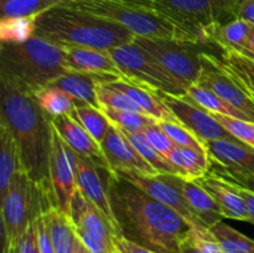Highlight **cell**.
<instances>
[{"label": "cell", "mask_w": 254, "mask_h": 253, "mask_svg": "<svg viewBox=\"0 0 254 253\" xmlns=\"http://www.w3.org/2000/svg\"><path fill=\"white\" fill-rule=\"evenodd\" d=\"M108 190L119 235L156 253H180L193 226L178 211L111 173Z\"/></svg>", "instance_id": "cell-1"}, {"label": "cell", "mask_w": 254, "mask_h": 253, "mask_svg": "<svg viewBox=\"0 0 254 253\" xmlns=\"http://www.w3.org/2000/svg\"><path fill=\"white\" fill-rule=\"evenodd\" d=\"M0 123L9 129L16 141L25 173L35 183L50 189L51 117L42 111L31 94L20 91L7 79L0 77Z\"/></svg>", "instance_id": "cell-2"}, {"label": "cell", "mask_w": 254, "mask_h": 253, "mask_svg": "<svg viewBox=\"0 0 254 253\" xmlns=\"http://www.w3.org/2000/svg\"><path fill=\"white\" fill-rule=\"evenodd\" d=\"M35 35L60 47L111 50L135 36L116 22L60 5L35 17Z\"/></svg>", "instance_id": "cell-3"}, {"label": "cell", "mask_w": 254, "mask_h": 253, "mask_svg": "<svg viewBox=\"0 0 254 253\" xmlns=\"http://www.w3.org/2000/svg\"><path fill=\"white\" fill-rule=\"evenodd\" d=\"M64 72V50L47 40L34 35L21 44L1 42L0 77L25 93L32 96Z\"/></svg>", "instance_id": "cell-4"}, {"label": "cell", "mask_w": 254, "mask_h": 253, "mask_svg": "<svg viewBox=\"0 0 254 253\" xmlns=\"http://www.w3.org/2000/svg\"><path fill=\"white\" fill-rule=\"evenodd\" d=\"M55 207L50 189L35 183L19 170L1 197L2 253H17L19 243L30 222Z\"/></svg>", "instance_id": "cell-5"}, {"label": "cell", "mask_w": 254, "mask_h": 253, "mask_svg": "<svg viewBox=\"0 0 254 253\" xmlns=\"http://www.w3.org/2000/svg\"><path fill=\"white\" fill-rule=\"evenodd\" d=\"M185 32L196 44L210 45L213 30L235 19L236 0H135Z\"/></svg>", "instance_id": "cell-6"}, {"label": "cell", "mask_w": 254, "mask_h": 253, "mask_svg": "<svg viewBox=\"0 0 254 253\" xmlns=\"http://www.w3.org/2000/svg\"><path fill=\"white\" fill-rule=\"evenodd\" d=\"M64 5L116 22L135 37L193 42L169 20L135 0H69Z\"/></svg>", "instance_id": "cell-7"}, {"label": "cell", "mask_w": 254, "mask_h": 253, "mask_svg": "<svg viewBox=\"0 0 254 253\" xmlns=\"http://www.w3.org/2000/svg\"><path fill=\"white\" fill-rule=\"evenodd\" d=\"M134 42L145 50L186 89L198 83L202 71V52L216 49L207 45L171 39L135 37Z\"/></svg>", "instance_id": "cell-8"}, {"label": "cell", "mask_w": 254, "mask_h": 253, "mask_svg": "<svg viewBox=\"0 0 254 253\" xmlns=\"http://www.w3.org/2000/svg\"><path fill=\"white\" fill-rule=\"evenodd\" d=\"M108 51L126 76L127 82L145 87L151 91H163L175 96H186V87L134 41L119 45Z\"/></svg>", "instance_id": "cell-9"}, {"label": "cell", "mask_w": 254, "mask_h": 253, "mask_svg": "<svg viewBox=\"0 0 254 253\" xmlns=\"http://www.w3.org/2000/svg\"><path fill=\"white\" fill-rule=\"evenodd\" d=\"M197 84L212 91L254 122V87L211 50L202 52V71Z\"/></svg>", "instance_id": "cell-10"}, {"label": "cell", "mask_w": 254, "mask_h": 253, "mask_svg": "<svg viewBox=\"0 0 254 253\" xmlns=\"http://www.w3.org/2000/svg\"><path fill=\"white\" fill-rule=\"evenodd\" d=\"M49 174L55 207L68 215L72 196L77 189V155L64 143L54 126L51 131Z\"/></svg>", "instance_id": "cell-11"}, {"label": "cell", "mask_w": 254, "mask_h": 253, "mask_svg": "<svg viewBox=\"0 0 254 253\" xmlns=\"http://www.w3.org/2000/svg\"><path fill=\"white\" fill-rule=\"evenodd\" d=\"M176 121L192 131L203 144L220 139L237 140L208 111L193 103L188 97L175 96L163 91H155Z\"/></svg>", "instance_id": "cell-12"}, {"label": "cell", "mask_w": 254, "mask_h": 253, "mask_svg": "<svg viewBox=\"0 0 254 253\" xmlns=\"http://www.w3.org/2000/svg\"><path fill=\"white\" fill-rule=\"evenodd\" d=\"M114 174L135 185L136 188L143 190L144 192H146L155 200L160 201L164 205L178 211L193 227H202L191 211L189 203L186 202L180 186L178 185V181H176L178 175L159 174L156 176H148L134 173V171H117Z\"/></svg>", "instance_id": "cell-13"}, {"label": "cell", "mask_w": 254, "mask_h": 253, "mask_svg": "<svg viewBox=\"0 0 254 253\" xmlns=\"http://www.w3.org/2000/svg\"><path fill=\"white\" fill-rule=\"evenodd\" d=\"M68 217L76 232L84 233L114 251L117 238L121 236L118 228L78 189L72 196Z\"/></svg>", "instance_id": "cell-14"}, {"label": "cell", "mask_w": 254, "mask_h": 253, "mask_svg": "<svg viewBox=\"0 0 254 253\" xmlns=\"http://www.w3.org/2000/svg\"><path fill=\"white\" fill-rule=\"evenodd\" d=\"M211 166L222 169L220 175L233 181L254 178V149L240 140L220 139L205 144ZM218 174V173H217Z\"/></svg>", "instance_id": "cell-15"}, {"label": "cell", "mask_w": 254, "mask_h": 253, "mask_svg": "<svg viewBox=\"0 0 254 253\" xmlns=\"http://www.w3.org/2000/svg\"><path fill=\"white\" fill-rule=\"evenodd\" d=\"M64 67L69 72L92 74L99 77L102 82L127 81L126 76L108 50L91 47H62Z\"/></svg>", "instance_id": "cell-16"}, {"label": "cell", "mask_w": 254, "mask_h": 253, "mask_svg": "<svg viewBox=\"0 0 254 253\" xmlns=\"http://www.w3.org/2000/svg\"><path fill=\"white\" fill-rule=\"evenodd\" d=\"M101 146L112 173L134 171L148 176L159 175L158 171L131 145L123 131L113 124L101 141Z\"/></svg>", "instance_id": "cell-17"}, {"label": "cell", "mask_w": 254, "mask_h": 253, "mask_svg": "<svg viewBox=\"0 0 254 253\" xmlns=\"http://www.w3.org/2000/svg\"><path fill=\"white\" fill-rule=\"evenodd\" d=\"M51 122L60 136L76 153V155L89 159L99 168L112 173L101 144L73 117L69 114H62L60 117L51 118Z\"/></svg>", "instance_id": "cell-18"}, {"label": "cell", "mask_w": 254, "mask_h": 253, "mask_svg": "<svg viewBox=\"0 0 254 253\" xmlns=\"http://www.w3.org/2000/svg\"><path fill=\"white\" fill-rule=\"evenodd\" d=\"M195 181L215 198L222 211L223 217L250 222L246 201L233 181L211 170Z\"/></svg>", "instance_id": "cell-19"}, {"label": "cell", "mask_w": 254, "mask_h": 253, "mask_svg": "<svg viewBox=\"0 0 254 253\" xmlns=\"http://www.w3.org/2000/svg\"><path fill=\"white\" fill-rule=\"evenodd\" d=\"M101 170L104 169L99 168L89 159L77 155V189L81 190V192L89 201H92L118 228L116 216L112 208L111 197H109L108 179L103 181Z\"/></svg>", "instance_id": "cell-20"}, {"label": "cell", "mask_w": 254, "mask_h": 253, "mask_svg": "<svg viewBox=\"0 0 254 253\" xmlns=\"http://www.w3.org/2000/svg\"><path fill=\"white\" fill-rule=\"evenodd\" d=\"M176 181L183 191L186 202L189 203L191 211L202 227L210 230V227H212L215 223L225 218L215 198L197 181L186 180L179 175L176 176Z\"/></svg>", "instance_id": "cell-21"}, {"label": "cell", "mask_w": 254, "mask_h": 253, "mask_svg": "<svg viewBox=\"0 0 254 253\" xmlns=\"http://www.w3.org/2000/svg\"><path fill=\"white\" fill-rule=\"evenodd\" d=\"M107 86L116 88L118 91H122L126 93L127 96L130 97L136 104L141 107L144 112L148 116L155 118L158 122L164 121H171V122H178L176 121L175 116L171 113L170 109L164 104L161 101L160 97L156 94L155 91L145 88V87L138 86L135 83L127 81H111V82H103Z\"/></svg>", "instance_id": "cell-22"}, {"label": "cell", "mask_w": 254, "mask_h": 253, "mask_svg": "<svg viewBox=\"0 0 254 253\" xmlns=\"http://www.w3.org/2000/svg\"><path fill=\"white\" fill-rule=\"evenodd\" d=\"M99 82H102L99 77L67 71L55 79L50 86L57 87L68 93L76 101V104L83 103L101 108L98 94H97V87Z\"/></svg>", "instance_id": "cell-23"}, {"label": "cell", "mask_w": 254, "mask_h": 253, "mask_svg": "<svg viewBox=\"0 0 254 253\" xmlns=\"http://www.w3.org/2000/svg\"><path fill=\"white\" fill-rule=\"evenodd\" d=\"M254 25L242 19H233L217 26L210 36V45L220 50H235L242 52L248 49Z\"/></svg>", "instance_id": "cell-24"}, {"label": "cell", "mask_w": 254, "mask_h": 253, "mask_svg": "<svg viewBox=\"0 0 254 253\" xmlns=\"http://www.w3.org/2000/svg\"><path fill=\"white\" fill-rule=\"evenodd\" d=\"M21 169V158L16 141L9 129L0 123V198L4 197L14 175Z\"/></svg>", "instance_id": "cell-25"}, {"label": "cell", "mask_w": 254, "mask_h": 253, "mask_svg": "<svg viewBox=\"0 0 254 253\" xmlns=\"http://www.w3.org/2000/svg\"><path fill=\"white\" fill-rule=\"evenodd\" d=\"M168 161L176 169L179 176L191 181L202 178L211 169V161L206 154L181 146H176L169 154Z\"/></svg>", "instance_id": "cell-26"}, {"label": "cell", "mask_w": 254, "mask_h": 253, "mask_svg": "<svg viewBox=\"0 0 254 253\" xmlns=\"http://www.w3.org/2000/svg\"><path fill=\"white\" fill-rule=\"evenodd\" d=\"M45 217L49 226L55 253H73L77 235L68 215L59 208L52 207L45 213Z\"/></svg>", "instance_id": "cell-27"}, {"label": "cell", "mask_w": 254, "mask_h": 253, "mask_svg": "<svg viewBox=\"0 0 254 253\" xmlns=\"http://www.w3.org/2000/svg\"><path fill=\"white\" fill-rule=\"evenodd\" d=\"M186 97L189 99L200 106L201 108L206 109V111L211 112V113H218L225 114V116L233 117V118L245 119V121H250L246 114H243L240 109L235 108L232 104L228 103L220 96L213 93L210 89L205 88V87L200 86V84H192V86L188 87L186 91ZM251 122V121H250Z\"/></svg>", "instance_id": "cell-28"}, {"label": "cell", "mask_w": 254, "mask_h": 253, "mask_svg": "<svg viewBox=\"0 0 254 253\" xmlns=\"http://www.w3.org/2000/svg\"><path fill=\"white\" fill-rule=\"evenodd\" d=\"M99 144L111 129L112 123L101 108L78 103L69 113Z\"/></svg>", "instance_id": "cell-29"}, {"label": "cell", "mask_w": 254, "mask_h": 253, "mask_svg": "<svg viewBox=\"0 0 254 253\" xmlns=\"http://www.w3.org/2000/svg\"><path fill=\"white\" fill-rule=\"evenodd\" d=\"M36 103L51 118L69 114L76 107V101L62 89L49 86L32 94Z\"/></svg>", "instance_id": "cell-30"}, {"label": "cell", "mask_w": 254, "mask_h": 253, "mask_svg": "<svg viewBox=\"0 0 254 253\" xmlns=\"http://www.w3.org/2000/svg\"><path fill=\"white\" fill-rule=\"evenodd\" d=\"M69 0H0L1 17H36Z\"/></svg>", "instance_id": "cell-31"}, {"label": "cell", "mask_w": 254, "mask_h": 253, "mask_svg": "<svg viewBox=\"0 0 254 253\" xmlns=\"http://www.w3.org/2000/svg\"><path fill=\"white\" fill-rule=\"evenodd\" d=\"M210 232L225 253H254V240L238 232L223 221L210 227Z\"/></svg>", "instance_id": "cell-32"}, {"label": "cell", "mask_w": 254, "mask_h": 253, "mask_svg": "<svg viewBox=\"0 0 254 253\" xmlns=\"http://www.w3.org/2000/svg\"><path fill=\"white\" fill-rule=\"evenodd\" d=\"M122 130V129H121ZM124 135L127 136L131 145L136 149L139 154L158 171L159 174H171V175H179L176 169L151 145L145 138L143 133H130V131H124Z\"/></svg>", "instance_id": "cell-33"}, {"label": "cell", "mask_w": 254, "mask_h": 253, "mask_svg": "<svg viewBox=\"0 0 254 253\" xmlns=\"http://www.w3.org/2000/svg\"><path fill=\"white\" fill-rule=\"evenodd\" d=\"M107 118L111 121L113 126L119 129L130 133H144L146 128L158 123L155 118L143 113H134V112L117 111V109L101 107Z\"/></svg>", "instance_id": "cell-34"}, {"label": "cell", "mask_w": 254, "mask_h": 253, "mask_svg": "<svg viewBox=\"0 0 254 253\" xmlns=\"http://www.w3.org/2000/svg\"><path fill=\"white\" fill-rule=\"evenodd\" d=\"M35 35V17H1L0 40L9 44H21Z\"/></svg>", "instance_id": "cell-35"}, {"label": "cell", "mask_w": 254, "mask_h": 253, "mask_svg": "<svg viewBox=\"0 0 254 253\" xmlns=\"http://www.w3.org/2000/svg\"><path fill=\"white\" fill-rule=\"evenodd\" d=\"M97 94H98V101L101 107L117 109V111L134 112V113L146 114L141 109L139 104H136L130 97L127 96L122 91L107 86L104 83H98L97 87Z\"/></svg>", "instance_id": "cell-36"}, {"label": "cell", "mask_w": 254, "mask_h": 253, "mask_svg": "<svg viewBox=\"0 0 254 253\" xmlns=\"http://www.w3.org/2000/svg\"><path fill=\"white\" fill-rule=\"evenodd\" d=\"M160 128L168 134L171 138V140L175 143L176 146H181V148H189L193 149L196 151L206 154L207 155V149L206 145L192 133L185 126H183L179 122H171V121H164L158 122Z\"/></svg>", "instance_id": "cell-37"}, {"label": "cell", "mask_w": 254, "mask_h": 253, "mask_svg": "<svg viewBox=\"0 0 254 253\" xmlns=\"http://www.w3.org/2000/svg\"><path fill=\"white\" fill-rule=\"evenodd\" d=\"M211 113V112H210ZM217 122L222 124L226 130L230 131L237 140L242 141L246 145L254 149V122L245 121V119L233 118L225 114L211 113Z\"/></svg>", "instance_id": "cell-38"}, {"label": "cell", "mask_w": 254, "mask_h": 253, "mask_svg": "<svg viewBox=\"0 0 254 253\" xmlns=\"http://www.w3.org/2000/svg\"><path fill=\"white\" fill-rule=\"evenodd\" d=\"M220 56L236 72L245 77L254 87V54L245 55L235 50H220Z\"/></svg>", "instance_id": "cell-39"}, {"label": "cell", "mask_w": 254, "mask_h": 253, "mask_svg": "<svg viewBox=\"0 0 254 253\" xmlns=\"http://www.w3.org/2000/svg\"><path fill=\"white\" fill-rule=\"evenodd\" d=\"M143 134L145 135V138L148 139L149 143H150L151 145H153L154 148L166 159V160H168L169 154L176 148V145L175 143L171 140L170 136L160 128V126H159L158 123L154 124V126L146 128Z\"/></svg>", "instance_id": "cell-40"}, {"label": "cell", "mask_w": 254, "mask_h": 253, "mask_svg": "<svg viewBox=\"0 0 254 253\" xmlns=\"http://www.w3.org/2000/svg\"><path fill=\"white\" fill-rule=\"evenodd\" d=\"M190 237L203 253H225L208 228L192 227Z\"/></svg>", "instance_id": "cell-41"}, {"label": "cell", "mask_w": 254, "mask_h": 253, "mask_svg": "<svg viewBox=\"0 0 254 253\" xmlns=\"http://www.w3.org/2000/svg\"><path fill=\"white\" fill-rule=\"evenodd\" d=\"M37 218L27 226L26 231L20 240L17 253H41L39 245V233H37Z\"/></svg>", "instance_id": "cell-42"}, {"label": "cell", "mask_w": 254, "mask_h": 253, "mask_svg": "<svg viewBox=\"0 0 254 253\" xmlns=\"http://www.w3.org/2000/svg\"><path fill=\"white\" fill-rule=\"evenodd\" d=\"M37 233H39V245L41 253H55L54 245H52L51 236H50L49 226H47L46 217L44 215L37 218Z\"/></svg>", "instance_id": "cell-43"}, {"label": "cell", "mask_w": 254, "mask_h": 253, "mask_svg": "<svg viewBox=\"0 0 254 253\" xmlns=\"http://www.w3.org/2000/svg\"><path fill=\"white\" fill-rule=\"evenodd\" d=\"M235 19H242L254 25V0H236Z\"/></svg>", "instance_id": "cell-44"}, {"label": "cell", "mask_w": 254, "mask_h": 253, "mask_svg": "<svg viewBox=\"0 0 254 253\" xmlns=\"http://www.w3.org/2000/svg\"><path fill=\"white\" fill-rule=\"evenodd\" d=\"M113 253H156L153 251L144 248L141 246L136 245V243L131 242V241L127 240V238L119 236L114 245V252Z\"/></svg>", "instance_id": "cell-45"}, {"label": "cell", "mask_w": 254, "mask_h": 253, "mask_svg": "<svg viewBox=\"0 0 254 253\" xmlns=\"http://www.w3.org/2000/svg\"><path fill=\"white\" fill-rule=\"evenodd\" d=\"M233 183H235V181H233ZM235 184H236V186H237L240 193L242 195V197L245 198V201H246V205H247V210H248V216H250V222L254 225V192L252 190H250V189L245 188V186L238 185L237 183H235Z\"/></svg>", "instance_id": "cell-46"}, {"label": "cell", "mask_w": 254, "mask_h": 253, "mask_svg": "<svg viewBox=\"0 0 254 253\" xmlns=\"http://www.w3.org/2000/svg\"><path fill=\"white\" fill-rule=\"evenodd\" d=\"M180 253H203L197 246L193 243V241L191 240V237L189 236V238H186L183 242L180 248Z\"/></svg>", "instance_id": "cell-47"}, {"label": "cell", "mask_w": 254, "mask_h": 253, "mask_svg": "<svg viewBox=\"0 0 254 253\" xmlns=\"http://www.w3.org/2000/svg\"><path fill=\"white\" fill-rule=\"evenodd\" d=\"M73 253H91V251L87 248V246L79 240V237L77 236L76 238V245H74V252Z\"/></svg>", "instance_id": "cell-48"}, {"label": "cell", "mask_w": 254, "mask_h": 253, "mask_svg": "<svg viewBox=\"0 0 254 253\" xmlns=\"http://www.w3.org/2000/svg\"><path fill=\"white\" fill-rule=\"evenodd\" d=\"M225 178H226V176H225ZM230 180H231V179H230ZM235 183H237L238 185H242V186H245V188L250 189V190H252L253 192H254V178H252V179H246V180L235 181Z\"/></svg>", "instance_id": "cell-49"}, {"label": "cell", "mask_w": 254, "mask_h": 253, "mask_svg": "<svg viewBox=\"0 0 254 253\" xmlns=\"http://www.w3.org/2000/svg\"><path fill=\"white\" fill-rule=\"evenodd\" d=\"M248 51H251L252 54H254V29L252 35H251V39H250V44H248ZM246 51V50H245ZM243 52V51H242Z\"/></svg>", "instance_id": "cell-50"}]
</instances>
